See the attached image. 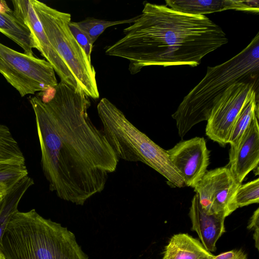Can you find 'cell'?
Here are the masks:
<instances>
[{"mask_svg":"<svg viewBox=\"0 0 259 259\" xmlns=\"http://www.w3.org/2000/svg\"><path fill=\"white\" fill-rule=\"evenodd\" d=\"M48 99H29L35 117L41 165L49 189L60 199L83 205L105 188L118 158L89 117V98L60 81Z\"/></svg>","mask_w":259,"mask_h":259,"instance_id":"cell-1","label":"cell"},{"mask_svg":"<svg viewBox=\"0 0 259 259\" xmlns=\"http://www.w3.org/2000/svg\"><path fill=\"white\" fill-rule=\"evenodd\" d=\"M123 33L105 53L129 61L132 74L151 66L196 67L205 56L228 42L222 29L206 16L149 3Z\"/></svg>","mask_w":259,"mask_h":259,"instance_id":"cell-2","label":"cell"},{"mask_svg":"<svg viewBox=\"0 0 259 259\" xmlns=\"http://www.w3.org/2000/svg\"><path fill=\"white\" fill-rule=\"evenodd\" d=\"M259 81V33L240 53L220 65L208 66L205 75L185 96L172 117L181 138L196 124L207 121L224 92L238 82Z\"/></svg>","mask_w":259,"mask_h":259,"instance_id":"cell-3","label":"cell"},{"mask_svg":"<svg viewBox=\"0 0 259 259\" xmlns=\"http://www.w3.org/2000/svg\"><path fill=\"white\" fill-rule=\"evenodd\" d=\"M0 251L5 259H89L72 232L34 209L12 215L4 229Z\"/></svg>","mask_w":259,"mask_h":259,"instance_id":"cell-4","label":"cell"},{"mask_svg":"<svg viewBox=\"0 0 259 259\" xmlns=\"http://www.w3.org/2000/svg\"><path fill=\"white\" fill-rule=\"evenodd\" d=\"M97 111L102 132L118 159L147 164L163 176L171 187L186 186L166 150L134 126L108 99H101Z\"/></svg>","mask_w":259,"mask_h":259,"instance_id":"cell-5","label":"cell"},{"mask_svg":"<svg viewBox=\"0 0 259 259\" xmlns=\"http://www.w3.org/2000/svg\"><path fill=\"white\" fill-rule=\"evenodd\" d=\"M30 2L49 41L64 61L79 90L88 97L98 99L100 95L96 71L69 29L71 15L37 0Z\"/></svg>","mask_w":259,"mask_h":259,"instance_id":"cell-6","label":"cell"},{"mask_svg":"<svg viewBox=\"0 0 259 259\" xmlns=\"http://www.w3.org/2000/svg\"><path fill=\"white\" fill-rule=\"evenodd\" d=\"M0 73L22 97L54 89L58 83L49 62L17 52L1 42Z\"/></svg>","mask_w":259,"mask_h":259,"instance_id":"cell-7","label":"cell"},{"mask_svg":"<svg viewBox=\"0 0 259 259\" xmlns=\"http://www.w3.org/2000/svg\"><path fill=\"white\" fill-rule=\"evenodd\" d=\"M258 82H238L222 94L207 121L206 136L222 146L228 144L233 125L246 103L258 95Z\"/></svg>","mask_w":259,"mask_h":259,"instance_id":"cell-8","label":"cell"},{"mask_svg":"<svg viewBox=\"0 0 259 259\" xmlns=\"http://www.w3.org/2000/svg\"><path fill=\"white\" fill-rule=\"evenodd\" d=\"M241 184L235 180L229 167L225 166L207 171L194 190L206 213L226 218L238 208L235 196Z\"/></svg>","mask_w":259,"mask_h":259,"instance_id":"cell-9","label":"cell"},{"mask_svg":"<svg viewBox=\"0 0 259 259\" xmlns=\"http://www.w3.org/2000/svg\"><path fill=\"white\" fill-rule=\"evenodd\" d=\"M185 186L195 187L207 170L210 151L203 137L182 141L166 150Z\"/></svg>","mask_w":259,"mask_h":259,"instance_id":"cell-10","label":"cell"},{"mask_svg":"<svg viewBox=\"0 0 259 259\" xmlns=\"http://www.w3.org/2000/svg\"><path fill=\"white\" fill-rule=\"evenodd\" d=\"M16 14L25 22L32 35L36 49L54 68L61 81L79 90L64 61L51 45L35 13L30 0H13Z\"/></svg>","mask_w":259,"mask_h":259,"instance_id":"cell-11","label":"cell"},{"mask_svg":"<svg viewBox=\"0 0 259 259\" xmlns=\"http://www.w3.org/2000/svg\"><path fill=\"white\" fill-rule=\"evenodd\" d=\"M258 115L255 114L236 151L229 156L228 167L235 180L242 184L251 170L258 168L259 162Z\"/></svg>","mask_w":259,"mask_h":259,"instance_id":"cell-12","label":"cell"},{"mask_svg":"<svg viewBox=\"0 0 259 259\" xmlns=\"http://www.w3.org/2000/svg\"><path fill=\"white\" fill-rule=\"evenodd\" d=\"M192 230L196 232L201 244L209 252L216 250V243L225 232V218L221 214H208L201 207L195 194L190 207Z\"/></svg>","mask_w":259,"mask_h":259,"instance_id":"cell-13","label":"cell"},{"mask_svg":"<svg viewBox=\"0 0 259 259\" xmlns=\"http://www.w3.org/2000/svg\"><path fill=\"white\" fill-rule=\"evenodd\" d=\"M166 6L180 12L204 15L228 10L258 13V1L166 0Z\"/></svg>","mask_w":259,"mask_h":259,"instance_id":"cell-14","label":"cell"},{"mask_svg":"<svg viewBox=\"0 0 259 259\" xmlns=\"http://www.w3.org/2000/svg\"><path fill=\"white\" fill-rule=\"evenodd\" d=\"M0 32L20 46L23 53L34 56L32 49H36V46L30 30L3 0H0Z\"/></svg>","mask_w":259,"mask_h":259,"instance_id":"cell-15","label":"cell"},{"mask_svg":"<svg viewBox=\"0 0 259 259\" xmlns=\"http://www.w3.org/2000/svg\"><path fill=\"white\" fill-rule=\"evenodd\" d=\"M214 256L197 239L179 233L171 237L162 259H213Z\"/></svg>","mask_w":259,"mask_h":259,"instance_id":"cell-16","label":"cell"},{"mask_svg":"<svg viewBox=\"0 0 259 259\" xmlns=\"http://www.w3.org/2000/svg\"><path fill=\"white\" fill-rule=\"evenodd\" d=\"M255 114L258 115V95L256 94L246 103L233 125L228 141L230 145L229 156L237 150Z\"/></svg>","mask_w":259,"mask_h":259,"instance_id":"cell-17","label":"cell"},{"mask_svg":"<svg viewBox=\"0 0 259 259\" xmlns=\"http://www.w3.org/2000/svg\"><path fill=\"white\" fill-rule=\"evenodd\" d=\"M0 162L25 164V157L9 127L0 123Z\"/></svg>","mask_w":259,"mask_h":259,"instance_id":"cell-18","label":"cell"},{"mask_svg":"<svg viewBox=\"0 0 259 259\" xmlns=\"http://www.w3.org/2000/svg\"><path fill=\"white\" fill-rule=\"evenodd\" d=\"M27 189L24 184L18 183L11 188L4 196L0 212V241L7 224L12 215L18 210V204Z\"/></svg>","mask_w":259,"mask_h":259,"instance_id":"cell-19","label":"cell"},{"mask_svg":"<svg viewBox=\"0 0 259 259\" xmlns=\"http://www.w3.org/2000/svg\"><path fill=\"white\" fill-rule=\"evenodd\" d=\"M137 18V16L129 19L112 21L90 18L77 22V24L87 33L94 44L106 28L119 24L133 23Z\"/></svg>","mask_w":259,"mask_h":259,"instance_id":"cell-20","label":"cell"},{"mask_svg":"<svg viewBox=\"0 0 259 259\" xmlns=\"http://www.w3.org/2000/svg\"><path fill=\"white\" fill-rule=\"evenodd\" d=\"M25 164L0 162V186L9 190L17 182L28 176Z\"/></svg>","mask_w":259,"mask_h":259,"instance_id":"cell-21","label":"cell"},{"mask_svg":"<svg viewBox=\"0 0 259 259\" xmlns=\"http://www.w3.org/2000/svg\"><path fill=\"white\" fill-rule=\"evenodd\" d=\"M235 202L239 207L259 202V179L256 178L244 184H241L235 196Z\"/></svg>","mask_w":259,"mask_h":259,"instance_id":"cell-22","label":"cell"},{"mask_svg":"<svg viewBox=\"0 0 259 259\" xmlns=\"http://www.w3.org/2000/svg\"><path fill=\"white\" fill-rule=\"evenodd\" d=\"M69 27L73 37L84 51L89 60L91 61L93 43L90 37L78 26L77 22L71 21L69 24Z\"/></svg>","mask_w":259,"mask_h":259,"instance_id":"cell-23","label":"cell"},{"mask_svg":"<svg viewBox=\"0 0 259 259\" xmlns=\"http://www.w3.org/2000/svg\"><path fill=\"white\" fill-rule=\"evenodd\" d=\"M247 228L248 229L253 230V238L255 242V247L259 250V208L253 213Z\"/></svg>","mask_w":259,"mask_h":259,"instance_id":"cell-24","label":"cell"},{"mask_svg":"<svg viewBox=\"0 0 259 259\" xmlns=\"http://www.w3.org/2000/svg\"><path fill=\"white\" fill-rule=\"evenodd\" d=\"M213 259H247V256L241 249H234L214 255Z\"/></svg>","mask_w":259,"mask_h":259,"instance_id":"cell-25","label":"cell"},{"mask_svg":"<svg viewBox=\"0 0 259 259\" xmlns=\"http://www.w3.org/2000/svg\"><path fill=\"white\" fill-rule=\"evenodd\" d=\"M9 190L0 186V201H2Z\"/></svg>","mask_w":259,"mask_h":259,"instance_id":"cell-26","label":"cell"},{"mask_svg":"<svg viewBox=\"0 0 259 259\" xmlns=\"http://www.w3.org/2000/svg\"><path fill=\"white\" fill-rule=\"evenodd\" d=\"M4 199V198H3ZM3 205V199L0 201V212Z\"/></svg>","mask_w":259,"mask_h":259,"instance_id":"cell-27","label":"cell"},{"mask_svg":"<svg viewBox=\"0 0 259 259\" xmlns=\"http://www.w3.org/2000/svg\"><path fill=\"white\" fill-rule=\"evenodd\" d=\"M0 259H5L1 252L0 251Z\"/></svg>","mask_w":259,"mask_h":259,"instance_id":"cell-28","label":"cell"}]
</instances>
